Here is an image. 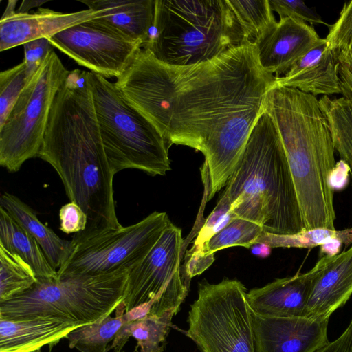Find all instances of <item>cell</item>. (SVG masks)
<instances>
[{
    "instance_id": "1",
    "label": "cell",
    "mask_w": 352,
    "mask_h": 352,
    "mask_svg": "<svg viewBox=\"0 0 352 352\" xmlns=\"http://www.w3.org/2000/svg\"><path fill=\"white\" fill-rule=\"evenodd\" d=\"M154 67L164 107L159 131L168 148L204 154L209 201L235 169L275 77L261 67L253 43L188 66L155 58Z\"/></svg>"
},
{
    "instance_id": "2",
    "label": "cell",
    "mask_w": 352,
    "mask_h": 352,
    "mask_svg": "<svg viewBox=\"0 0 352 352\" xmlns=\"http://www.w3.org/2000/svg\"><path fill=\"white\" fill-rule=\"evenodd\" d=\"M264 111L280 136L298 200L304 230H335V191L330 175L336 162L327 120L316 96L272 87Z\"/></svg>"
},
{
    "instance_id": "3",
    "label": "cell",
    "mask_w": 352,
    "mask_h": 352,
    "mask_svg": "<svg viewBox=\"0 0 352 352\" xmlns=\"http://www.w3.org/2000/svg\"><path fill=\"white\" fill-rule=\"evenodd\" d=\"M61 179L70 201L87 217L72 244L122 226L113 198L114 173L107 158L96 115L83 109L63 111L49 122L38 154Z\"/></svg>"
},
{
    "instance_id": "4",
    "label": "cell",
    "mask_w": 352,
    "mask_h": 352,
    "mask_svg": "<svg viewBox=\"0 0 352 352\" xmlns=\"http://www.w3.org/2000/svg\"><path fill=\"white\" fill-rule=\"evenodd\" d=\"M221 198L230 212L260 225L267 235L303 230L296 188L277 128L263 111Z\"/></svg>"
},
{
    "instance_id": "5",
    "label": "cell",
    "mask_w": 352,
    "mask_h": 352,
    "mask_svg": "<svg viewBox=\"0 0 352 352\" xmlns=\"http://www.w3.org/2000/svg\"><path fill=\"white\" fill-rule=\"evenodd\" d=\"M250 43L228 0H155L142 49L164 64L188 66Z\"/></svg>"
},
{
    "instance_id": "6",
    "label": "cell",
    "mask_w": 352,
    "mask_h": 352,
    "mask_svg": "<svg viewBox=\"0 0 352 352\" xmlns=\"http://www.w3.org/2000/svg\"><path fill=\"white\" fill-rule=\"evenodd\" d=\"M104 152L114 174L138 169L164 175L170 170L168 148L155 125L133 107L114 82L87 72Z\"/></svg>"
},
{
    "instance_id": "7",
    "label": "cell",
    "mask_w": 352,
    "mask_h": 352,
    "mask_svg": "<svg viewBox=\"0 0 352 352\" xmlns=\"http://www.w3.org/2000/svg\"><path fill=\"white\" fill-rule=\"evenodd\" d=\"M127 273L38 280L26 292L0 302V318L52 317L79 327L100 322L122 302Z\"/></svg>"
},
{
    "instance_id": "8",
    "label": "cell",
    "mask_w": 352,
    "mask_h": 352,
    "mask_svg": "<svg viewBox=\"0 0 352 352\" xmlns=\"http://www.w3.org/2000/svg\"><path fill=\"white\" fill-rule=\"evenodd\" d=\"M247 293L235 279L199 285L186 335L202 352H256Z\"/></svg>"
},
{
    "instance_id": "9",
    "label": "cell",
    "mask_w": 352,
    "mask_h": 352,
    "mask_svg": "<svg viewBox=\"0 0 352 352\" xmlns=\"http://www.w3.org/2000/svg\"><path fill=\"white\" fill-rule=\"evenodd\" d=\"M69 72L54 50L50 52L0 127V165L9 172L38 156L52 104Z\"/></svg>"
},
{
    "instance_id": "10",
    "label": "cell",
    "mask_w": 352,
    "mask_h": 352,
    "mask_svg": "<svg viewBox=\"0 0 352 352\" xmlns=\"http://www.w3.org/2000/svg\"><path fill=\"white\" fill-rule=\"evenodd\" d=\"M170 222L166 212H153L135 224L78 242L57 270L58 278L129 270L148 254Z\"/></svg>"
},
{
    "instance_id": "11",
    "label": "cell",
    "mask_w": 352,
    "mask_h": 352,
    "mask_svg": "<svg viewBox=\"0 0 352 352\" xmlns=\"http://www.w3.org/2000/svg\"><path fill=\"white\" fill-rule=\"evenodd\" d=\"M78 65L105 78L119 77L142 43L97 19L65 29L48 38Z\"/></svg>"
},
{
    "instance_id": "12",
    "label": "cell",
    "mask_w": 352,
    "mask_h": 352,
    "mask_svg": "<svg viewBox=\"0 0 352 352\" xmlns=\"http://www.w3.org/2000/svg\"><path fill=\"white\" fill-rule=\"evenodd\" d=\"M184 240L182 230L170 222L138 263L128 270L122 302L126 312L160 298L180 272Z\"/></svg>"
},
{
    "instance_id": "13",
    "label": "cell",
    "mask_w": 352,
    "mask_h": 352,
    "mask_svg": "<svg viewBox=\"0 0 352 352\" xmlns=\"http://www.w3.org/2000/svg\"><path fill=\"white\" fill-rule=\"evenodd\" d=\"M252 320L256 352H316L329 342V320L264 316L252 311Z\"/></svg>"
},
{
    "instance_id": "14",
    "label": "cell",
    "mask_w": 352,
    "mask_h": 352,
    "mask_svg": "<svg viewBox=\"0 0 352 352\" xmlns=\"http://www.w3.org/2000/svg\"><path fill=\"white\" fill-rule=\"evenodd\" d=\"M322 39L307 23L285 17L280 19L254 44L261 67L278 78Z\"/></svg>"
},
{
    "instance_id": "15",
    "label": "cell",
    "mask_w": 352,
    "mask_h": 352,
    "mask_svg": "<svg viewBox=\"0 0 352 352\" xmlns=\"http://www.w3.org/2000/svg\"><path fill=\"white\" fill-rule=\"evenodd\" d=\"M17 1H9L0 20V51L54 34L80 23L100 16L99 12L87 9L64 13L40 8L30 14L15 11Z\"/></svg>"
},
{
    "instance_id": "16",
    "label": "cell",
    "mask_w": 352,
    "mask_h": 352,
    "mask_svg": "<svg viewBox=\"0 0 352 352\" xmlns=\"http://www.w3.org/2000/svg\"><path fill=\"white\" fill-rule=\"evenodd\" d=\"M312 280L305 317L329 320L352 294V246L333 256H322Z\"/></svg>"
},
{
    "instance_id": "17",
    "label": "cell",
    "mask_w": 352,
    "mask_h": 352,
    "mask_svg": "<svg viewBox=\"0 0 352 352\" xmlns=\"http://www.w3.org/2000/svg\"><path fill=\"white\" fill-rule=\"evenodd\" d=\"M318 263L308 272L278 278L247 293L252 311L264 316L305 317L312 280Z\"/></svg>"
},
{
    "instance_id": "18",
    "label": "cell",
    "mask_w": 352,
    "mask_h": 352,
    "mask_svg": "<svg viewBox=\"0 0 352 352\" xmlns=\"http://www.w3.org/2000/svg\"><path fill=\"white\" fill-rule=\"evenodd\" d=\"M272 87L297 89L313 96L341 94L338 62L325 38L298 60Z\"/></svg>"
},
{
    "instance_id": "19",
    "label": "cell",
    "mask_w": 352,
    "mask_h": 352,
    "mask_svg": "<svg viewBox=\"0 0 352 352\" xmlns=\"http://www.w3.org/2000/svg\"><path fill=\"white\" fill-rule=\"evenodd\" d=\"M78 327L52 317L19 320L0 318V352H41L45 345L51 349Z\"/></svg>"
},
{
    "instance_id": "20",
    "label": "cell",
    "mask_w": 352,
    "mask_h": 352,
    "mask_svg": "<svg viewBox=\"0 0 352 352\" xmlns=\"http://www.w3.org/2000/svg\"><path fill=\"white\" fill-rule=\"evenodd\" d=\"M94 11L96 18L122 32L142 45L147 41L154 23L155 0L80 1Z\"/></svg>"
},
{
    "instance_id": "21",
    "label": "cell",
    "mask_w": 352,
    "mask_h": 352,
    "mask_svg": "<svg viewBox=\"0 0 352 352\" xmlns=\"http://www.w3.org/2000/svg\"><path fill=\"white\" fill-rule=\"evenodd\" d=\"M0 206L36 239L56 270L68 259L74 250L72 241L61 239L43 224L28 204L16 196L4 192L0 197Z\"/></svg>"
},
{
    "instance_id": "22",
    "label": "cell",
    "mask_w": 352,
    "mask_h": 352,
    "mask_svg": "<svg viewBox=\"0 0 352 352\" xmlns=\"http://www.w3.org/2000/svg\"><path fill=\"white\" fill-rule=\"evenodd\" d=\"M0 245L28 263L38 280L58 278L57 270L51 265L36 239L1 206Z\"/></svg>"
},
{
    "instance_id": "23",
    "label": "cell",
    "mask_w": 352,
    "mask_h": 352,
    "mask_svg": "<svg viewBox=\"0 0 352 352\" xmlns=\"http://www.w3.org/2000/svg\"><path fill=\"white\" fill-rule=\"evenodd\" d=\"M173 316L148 314L142 319L125 323L116 333L108 351L113 349L114 352H122L132 336L137 342L135 352H162Z\"/></svg>"
},
{
    "instance_id": "24",
    "label": "cell",
    "mask_w": 352,
    "mask_h": 352,
    "mask_svg": "<svg viewBox=\"0 0 352 352\" xmlns=\"http://www.w3.org/2000/svg\"><path fill=\"white\" fill-rule=\"evenodd\" d=\"M115 311L113 317L109 315L100 322L80 326L68 333L66 338L69 347L80 352H107L109 343L120 328L128 323L126 306L122 301Z\"/></svg>"
},
{
    "instance_id": "25",
    "label": "cell",
    "mask_w": 352,
    "mask_h": 352,
    "mask_svg": "<svg viewBox=\"0 0 352 352\" xmlns=\"http://www.w3.org/2000/svg\"><path fill=\"white\" fill-rule=\"evenodd\" d=\"M321 109L329 123L335 151L352 170V104L342 96L325 99Z\"/></svg>"
},
{
    "instance_id": "26",
    "label": "cell",
    "mask_w": 352,
    "mask_h": 352,
    "mask_svg": "<svg viewBox=\"0 0 352 352\" xmlns=\"http://www.w3.org/2000/svg\"><path fill=\"white\" fill-rule=\"evenodd\" d=\"M37 281L28 263L0 245V302L26 292Z\"/></svg>"
},
{
    "instance_id": "27",
    "label": "cell",
    "mask_w": 352,
    "mask_h": 352,
    "mask_svg": "<svg viewBox=\"0 0 352 352\" xmlns=\"http://www.w3.org/2000/svg\"><path fill=\"white\" fill-rule=\"evenodd\" d=\"M263 233V228L252 221L234 216L221 230L213 234L200 250H192L203 254L214 255V252L232 246L247 248L257 243Z\"/></svg>"
},
{
    "instance_id": "28",
    "label": "cell",
    "mask_w": 352,
    "mask_h": 352,
    "mask_svg": "<svg viewBox=\"0 0 352 352\" xmlns=\"http://www.w3.org/2000/svg\"><path fill=\"white\" fill-rule=\"evenodd\" d=\"M338 239L344 245L352 244V228L342 230L327 228L303 230L289 235H267L263 234L257 243H263L271 248H297L311 249Z\"/></svg>"
},
{
    "instance_id": "29",
    "label": "cell",
    "mask_w": 352,
    "mask_h": 352,
    "mask_svg": "<svg viewBox=\"0 0 352 352\" xmlns=\"http://www.w3.org/2000/svg\"><path fill=\"white\" fill-rule=\"evenodd\" d=\"M228 1L251 43H254L277 23L269 0Z\"/></svg>"
},
{
    "instance_id": "30",
    "label": "cell",
    "mask_w": 352,
    "mask_h": 352,
    "mask_svg": "<svg viewBox=\"0 0 352 352\" xmlns=\"http://www.w3.org/2000/svg\"><path fill=\"white\" fill-rule=\"evenodd\" d=\"M31 78L23 60L0 73V127Z\"/></svg>"
},
{
    "instance_id": "31",
    "label": "cell",
    "mask_w": 352,
    "mask_h": 352,
    "mask_svg": "<svg viewBox=\"0 0 352 352\" xmlns=\"http://www.w3.org/2000/svg\"><path fill=\"white\" fill-rule=\"evenodd\" d=\"M325 40L329 48L335 53L352 50V1L344 3L338 19L329 25Z\"/></svg>"
},
{
    "instance_id": "32",
    "label": "cell",
    "mask_w": 352,
    "mask_h": 352,
    "mask_svg": "<svg viewBox=\"0 0 352 352\" xmlns=\"http://www.w3.org/2000/svg\"><path fill=\"white\" fill-rule=\"evenodd\" d=\"M271 9L278 14L281 18L299 19L311 24L327 25L316 10L308 7L301 0H269Z\"/></svg>"
},
{
    "instance_id": "33",
    "label": "cell",
    "mask_w": 352,
    "mask_h": 352,
    "mask_svg": "<svg viewBox=\"0 0 352 352\" xmlns=\"http://www.w3.org/2000/svg\"><path fill=\"white\" fill-rule=\"evenodd\" d=\"M60 229L66 234L82 232L87 224V217L76 203L70 201L59 210Z\"/></svg>"
},
{
    "instance_id": "34",
    "label": "cell",
    "mask_w": 352,
    "mask_h": 352,
    "mask_svg": "<svg viewBox=\"0 0 352 352\" xmlns=\"http://www.w3.org/2000/svg\"><path fill=\"white\" fill-rule=\"evenodd\" d=\"M24 59L27 70L32 76L43 63L47 55L54 50V46L47 38H41L25 43Z\"/></svg>"
},
{
    "instance_id": "35",
    "label": "cell",
    "mask_w": 352,
    "mask_h": 352,
    "mask_svg": "<svg viewBox=\"0 0 352 352\" xmlns=\"http://www.w3.org/2000/svg\"><path fill=\"white\" fill-rule=\"evenodd\" d=\"M341 94L352 104V50L336 52Z\"/></svg>"
},
{
    "instance_id": "36",
    "label": "cell",
    "mask_w": 352,
    "mask_h": 352,
    "mask_svg": "<svg viewBox=\"0 0 352 352\" xmlns=\"http://www.w3.org/2000/svg\"><path fill=\"white\" fill-rule=\"evenodd\" d=\"M214 255L206 256L197 252H190L185 270L188 278L201 274L214 262Z\"/></svg>"
},
{
    "instance_id": "37",
    "label": "cell",
    "mask_w": 352,
    "mask_h": 352,
    "mask_svg": "<svg viewBox=\"0 0 352 352\" xmlns=\"http://www.w3.org/2000/svg\"><path fill=\"white\" fill-rule=\"evenodd\" d=\"M316 352H352V318L341 336L332 342H328Z\"/></svg>"
},
{
    "instance_id": "38",
    "label": "cell",
    "mask_w": 352,
    "mask_h": 352,
    "mask_svg": "<svg viewBox=\"0 0 352 352\" xmlns=\"http://www.w3.org/2000/svg\"><path fill=\"white\" fill-rule=\"evenodd\" d=\"M350 166L342 160L336 162L330 175V184L333 190L344 188L350 177Z\"/></svg>"
},
{
    "instance_id": "39",
    "label": "cell",
    "mask_w": 352,
    "mask_h": 352,
    "mask_svg": "<svg viewBox=\"0 0 352 352\" xmlns=\"http://www.w3.org/2000/svg\"><path fill=\"white\" fill-rule=\"evenodd\" d=\"M344 245L342 241L338 239L331 240L320 247V254L327 256H333L338 254L340 249Z\"/></svg>"
},
{
    "instance_id": "40",
    "label": "cell",
    "mask_w": 352,
    "mask_h": 352,
    "mask_svg": "<svg viewBox=\"0 0 352 352\" xmlns=\"http://www.w3.org/2000/svg\"><path fill=\"white\" fill-rule=\"evenodd\" d=\"M271 247L263 243H256L251 246L252 253L260 257H267L271 252Z\"/></svg>"
},
{
    "instance_id": "41",
    "label": "cell",
    "mask_w": 352,
    "mask_h": 352,
    "mask_svg": "<svg viewBox=\"0 0 352 352\" xmlns=\"http://www.w3.org/2000/svg\"><path fill=\"white\" fill-rule=\"evenodd\" d=\"M47 2V1H23L18 8L16 12L19 13H28L30 10L33 8L38 7L45 3Z\"/></svg>"
},
{
    "instance_id": "42",
    "label": "cell",
    "mask_w": 352,
    "mask_h": 352,
    "mask_svg": "<svg viewBox=\"0 0 352 352\" xmlns=\"http://www.w3.org/2000/svg\"><path fill=\"white\" fill-rule=\"evenodd\" d=\"M350 178L351 179V188H352V170H350Z\"/></svg>"
}]
</instances>
